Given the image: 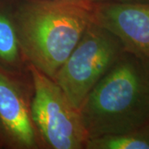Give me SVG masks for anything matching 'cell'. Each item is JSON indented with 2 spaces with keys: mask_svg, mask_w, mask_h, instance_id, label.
I'll use <instances>...</instances> for the list:
<instances>
[{
  "mask_svg": "<svg viewBox=\"0 0 149 149\" xmlns=\"http://www.w3.org/2000/svg\"><path fill=\"white\" fill-rule=\"evenodd\" d=\"M90 0H26L13 13L24 60L53 79L92 22Z\"/></svg>",
  "mask_w": 149,
  "mask_h": 149,
  "instance_id": "obj_1",
  "label": "cell"
},
{
  "mask_svg": "<svg viewBox=\"0 0 149 149\" xmlns=\"http://www.w3.org/2000/svg\"><path fill=\"white\" fill-rule=\"evenodd\" d=\"M79 110L89 139L125 133L143 124L149 120V68L124 52Z\"/></svg>",
  "mask_w": 149,
  "mask_h": 149,
  "instance_id": "obj_2",
  "label": "cell"
},
{
  "mask_svg": "<svg viewBox=\"0 0 149 149\" xmlns=\"http://www.w3.org/2000/svg\"><path fill=\"white\" fill-rule=\"evenodd\" d=\"M124 52L117 37L92 21L53 80L80 109L86 96Z\"/></svg>",
  "mask_w": 149,
  "mask_h": 149,
  "instance_id": "obj_3",
  "label": "cell"
},
{
  "mask_svg": "<svg viewBox=\"0 0 149 149\" xmlns=\"http://www.w3.org/2000/svg\"><path fill=\"white\" fill-rule=\"evenodd\" d=\"M33 87L30 110L37 133L50 148L82 149L88 135L75 108L56 81L28 65Z\"/></svg>",
  "mask_w": 149,
  "mask_h": 149,
  "instance_id": "obj_4",
  "label": "cell"
},
{
  "mask_svg": "<svg viewBox=\"0 0 149 149\" xmlns=\"http://www.w3.org/2000/svg\"><path fill=\"white\" fill-rule=\"evenodd\" d=\"M92 21L113 33L125 52L149 68V3H95Z\"/></svg>",
  "mask_w": 149,
  "mask_h": 149,
  "instance_id": "obj_5",
  "label": "cell"
},
{
  "mask_svg": "<svg viewBox=\"0 0 149 149\" xmlns=\"http://www.w3.org/2000/svg\"><path fill=\"white\" fill-rule=\"evenodd\" d=\"M16 73L0 65V126L8 146L37 148V133L31 118V102Z\"/></svg>",
  "mask_w": 149,
  "mask_h": 149,
  "instance_id": "obj_6",
  "label": "cell"
},
{
  "mask_svg": "<svg viewBox=\"0 0 149 149\" xmlns=\"http://www.w3.org/2000/svg\"><path fill=\"white\" fill-rule=\"evenodd\" d=\"M23 61L13 15L0 9V65L17 71Z\"/></svg>",
  "mask_w": 149,
  "mask_h": 149,
  "instance_id": "obj_7",
  "label": "cell"
},
{
  "mask_svg": "<svg viewBox=\"0 0 149 149\" xmlns=\"http://www.w3.org/2000/svg\"><path fill=\"white\" fill-rule=\"evenodd\" d=\"M86 149H149V120L125 133L89 139Z\"/></svg>",
  "mask_w": 149,
  "mask_h": 149,
  "instance_id": "obj_8",
  "label": "cell"
},
{
  "mask_svg": "<svg viewBox=\"0 0 149 149\" xmlns=\"http://www.w3.org/2000/svg\"><path fill=\"white\" fill-rule=\"evenodd\" d=\"M94 3H130L138 0H90Z\"/></svg>",
  "mask_w": 149,
  "mask_h": 149,
  "instance_id": "obj_9",
  "label": "cell"
},
{
  "mask_svg": "<svg viewBox=\"0 0 149 149\" xmlns=\"http://www.w3.org/2000/svg\"><path fill=\"white\" fill-rule=\"evenodd\" d=\"M4 145H8V144H7V141H6L5 137H4L3 132L1 128V126H0V148L3 147Z\"/></svg>",
  "mask_w": 149,
  "mask_h": 149,
  "instance_id": "obj_10",
  "label": "cell"
},
{
  "mask_svg": "<svg viewBox=\"0 0 149 149\" xmlns=\"http://www.w3.org/2000/svg\"><path fill=\"white\" fill-rule=\"evenodd\" d=\"M139 2H143V3H149V0H138Z\"/></svg>",
  "mask_w": 149,
  "mask_h": 149,
  "instance_id": "obj_11",
  "label": "cell"
},
{
  "mask_svg": "<svg viewBox=\"0 0 149 149\" xmlns=\"http://www.w3.org/2000/svg\"><path fill=\"white\" fill-rule=\"evenodd\" d=\"M39 1H44V0H39Z\"/></svg>",
  "mask_w": 149,
  "mask_h": 149,
  "instance_id": "obj_12",
  "label": "cell"
}]
</instances>
